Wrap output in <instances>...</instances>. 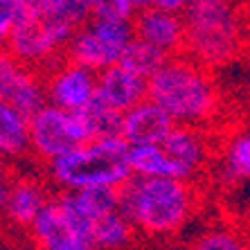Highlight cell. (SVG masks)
<instances>
[{"label":"cell","mask_w":250,"mask_h":250,"mask_svg":"<svg viewBox=\"0 0 250 250\" xmlns=\"http://www.w3.org/2000/svg\"><path fill=\"white\" fill-rule=\"evenodd\" d=\"M27 239L43 250H88L93 248L90 228L54 194L52 201L27 230Z\"/></svg>","instance_id":"9c48e42d"},{"label":"cell","mask_w":250,"mask_h":250,"mask_svg":"<svg viewBox=\"0 0 250 250\" xmlns=\"http://www.w3.org/2000/svg\"><path fill=\"white\" fill-rule=\"evenodd\" d=\"M0 99H9L27 115L47 102L43 72L23 63L7 45H0Z\"/></svg>","instance_id":"7c38bea8"},{"label":"cell","mask_w":250,"mask_h":250,"mask_svg":"<svg viewBox=\"0 0 250 250\" xmlns=\"http://www.w3.org/2000/svg\"><path fill=\"white\" fill-rule=\"evenodd\" d=\"M216 142V131L174 124L156 145L131 146V167L135 176H171L203 183L214 167Z\"/></svg>","instance_id":"5b68a950"},{"label":"cell","mask_w":250,"mask_h":250,"mask_svg":"<svg viewBox=\"0 0 250 250\" xmlns=\"http://www.w3.org/2000/svg\"><path fill=\"white\" fill-rule=\"evenodd\" d=\"M77 23L59 0H16V18L7 47L29 68L45 72L68 52Z\"/></svg>","instance_id":"8992f818"},{"label":"cell","mask_w":250,"mask_h":250,"mask_svg":"<svg viewBox=\"0 0 250 250\" xmlns=\"http://www.w3.org/2000/svg\"><path fill=\"white\" fill-rule=\"evenodd\" d=\"M140 239L135 226L131 223L122 208L113 209L108 214L99 216L97 221L90 226V241L93 248H104V250H120L133 246Z\"/></svg>","instance_id":"d6986e66"},{"label":"cell","mask_w":250,"mask_h":250,"mask_svg":"<svg viewBox=\"0 0 250 250\" xmlns=\"http://www.w3.org/2000/svg\"><path fill=\"white\" fill-rule=\"evenodd\" d=\"M95 135V126L86 111H68L45 102L39 111L29 115L32 163L43 167Z\"/></svg>","instance_id":"52a82bcc"},{"label":"cell","mask_w":250,"mask_h":250,"mask_svg":"<svg viewBox=\"0 0 250 250\" xmlns=\"http://www.w3.org/2000/svg\"><path fill=\"white\" fill-rule=\"evenodd\" d=\"M50 104L68 111H86L97 97V72L63 57L43 72Z\"/></svg>","instance_id":"8fae6325"},{"label":"cell","mask_w":250,"mask_h":250,"mask_svg":"<svg viewBox=\"0 0 250 250\" xmlns=\"http://www.w3.org/2000/svg\"><path fill=\"white\" fill-rule=\"evenodd\" d=\"M146 97V79L126 68L124 63H115L111 68L97 72V97L95 104L104 106L106 111L124 115L138 102Z\"/></svg>","instance_id":"9a60e30c"},{"label":"cell","mask_w":250,"mask_h":250,"mask_svg":"<svg viewBox=\"0 0 250 250\" xmlns=\"http://www.w3.org/2000/svg\"><path fill=\"white\" fill-rule=\"evenodd\" d=\"M133 29L138 39L158 47L167 57L185 52V21L178 12L140 7L133 16Z\"/></svg>","instance_id":"5bb4252c"},{"label":"cell","mask_w":250,"mask_h":250,"mask_svg":"<svg viewBox=\"0 0 250 250\" xmlns=\"http://www.w3.org/2000/svg\"><path fill=\"white\" fill-rule=\"evenodd\" d=\"M212 178L223 187L250 185V126L246 122L228 124L219 131Z\"/></svg>","instance_id":"4fadbf2b"},{"label":"cell","mask_w":250,"mask_h":250,"mask_svg":"<svg viewBox=\"0 0 250 250\" xmlns=\"http://www.w3.org/2000/svg\"><path fill=\"white\" fill-rule=\"evenodd\" d=\"M189 0H140V7H158V9H167V12L183 14Z\"/></svg>","instance_id":"d4e9b609"},{"label":"cell","mask_w":250,"mask_h":250,"mask_svg":"<svg viewBox=\"0 0 250 250\" xmlns=\"http://www.w3.org/2000/svg\"><path fill=\"white\" fill-rule=\"evenodd\" d=\"M183 21L185 54L216 72L244 61L250 45L248 0H189Z\"/></svg>","instance_id":"3957f363"},{"label":"cell","mask_w":250,"mask_h":250,"mask_svg":"<svg viewBox=\"0 0 250 250\" xmlns=\"http://www.w3.org/2000/svg\"><path fill=\"white\" fill-rule=\"evenodd\" d=\"M192 246L203 250H239L248 248L250 241L246 226H239L234 221H214L198 230Z\"/></svg>","instance_id":"ffe728a7"},{"label":"cell","mask_w":250,"mask_h":250,"mask_svg":"<svg viewBox=\"0 0 250 250\" xmlns=\"http://www.w3.org/2000/svg\"><path fill=\"white\" fill-rule=\"evenodd\" d=\"M246 232H248V241H250V219H248V223H246Z\"/></svg>","instance_id":"4316f807"},{"label":"cell","mask_w":250,"mask_h":250,"mask_svg":"<svg viewBox=\"0 0 250 250\" xmlns=\"http://www.w3.org/2000/svg\"><path fill=\"white\" fill-rule=\"evenodd\" d=\"M244 65H246V70H248V75H250V45H248V50H246V54H244Z\"/></svg>","instance_id":"484cf974"},{"label":"cell","mask_w":250,"mask_h":250,"mask_svg":"<svg viewBox=\"0 0 250 250\" xmlns=\"http://www.w3.org/2000/svg\"><path fill=\"white\" fill-rule=\"evenodd\" d=\"M54 194L57 189L52 187L43 167L39 171L34 169L16 171L12 185H9V192H7L0 219L9 230L27 234L29 226L41 214V209L52 201Z\"/></svg>","instance_id":"30bf717a"},{"label":"cell","mask_w":250,"mask_h":250,"mask_svg":"<svg viewBox=\"0 0 250 250\" xmlns=\"http://www.w3.org/2000/svg\"><path fill=\"white\" fill-rule=\"evenodd\" d=\"M248 14H250V0H248Z\"/></svg>","instance_id":"f1b7e54d"},{"label":"cell","mask_w":250,"mask_h":250,"mask_svg":"<svg viewBox=\"0 0 250 250\" xmlns=\"http://www.w3.org/2000/svg\"><path fill=\"white\" fill-rule=\"evenodd\" d=\"M59 5L63 7L65 14L79 25V23H83L86 18L93 16L95 0H59Z\"/></svg>","instance_id":"7402d4cb"},{"label":"cell","mask_w":250,"mask_h":250,"mask_svg":"<svg viewBox=\"0 0 250 250\" xmlns=\"http://www.w3.org/2000/svg\"><path fill=\"white\" fill-rule=\"evenodd\" d=\"M16 18V0H0V45H7Z\"/></svg>","instance_id":"603a6c76"},{"label":"cell","mask_w":250,"mask_h":250,"mask_svg":"<svg viewBox=\"0 0 250 250\" xmlns=\"http://www.w3.org/2000/svg\"><path fill=\"white\" fill-rule=\"evenodd\" d=\"M120 189L117 187H83V189H68V192H57V194L90 228L99 216H104L120 208Z\"/></svg>","instance_id":"ac0fdd59"},{"label":"cell","mask_w":250,"mask_h":250,"mask_svg":"<svg viewBox=\"0 0 250 250\" xmlns=\"http://www.w3.org/2000/svg\"><path fill=\"white\" fill-rule=\"evenodd\" d=\"M151 97L176 124L223 131L230 124V102L214 68L181 52L169 57L146 82Z\"/></svg>","instance_id":"6da1fadb"},{"label":"cell","mask_w":250,"mask_h":250,"mask_svg":"<svg viewBox=\"0 0 250 250\" xmlns=\"http://www.w3.org/2000/svg\"><path fill=\"white\" fill-rule=\"evenodd\" d=\"M57 192L83 187H124L131 176V146L120 133L95 135L72 151L43 165Z\"/></svg>","instance_id":"277c9868"},{"label":"cell","mask_w":250,"mask_h":250,"mask_svg":"<svg viewBox=\"0 0 250 250\" xmlns=\"http://www.w3.org/2000/svg\"><path fill=\"white\" fill-rule=\"evenodd\" d=\"M167 59H169L167 54H163L158 47L149 45V43H145L142 39L135 36L133 41L128 43L126 52H124L120 63H124L126 68H131L133 72H138L140 77H145L146 82H149V77H151Z\"/></svg>","instance_id":"44dd1931"},{"label":"cell","mask_w":250,"mask_h":250,"mask_svg":"<svg viewBox=\"0 0 250 250\" xmlns=\"http://www.w3.org/2000/svg\"><path fill=\"white\" fill-rule=\"evenodd\" d=\"M133 39V18L93 14L75 27L65 57L95 72H102L122 61L128 43Z\"/></svg>","instance_id":"ba28073f"},{"label":"cell","mask_w":250,"mask_h":250,"mask_svg":"<svg viewBox=\"0 0 250 250\" xmlns=\"http://www.w3.org/2000/svg\"><path fill=\"white\" fill-rule=\"evenodd\" d=\"M174 124V120L151 97H145L122 115L117 133L126 140L128 146L156 145L171 131Z\"/></svg>","instance_id":"2e32d148"},{"label":"cell","mask_w":250,"mask_h":250,"mask_svg":"<svg viewBox=\"0 0 250 250\" xmlns=\"http://www.w3.org/2000/svg\"><path fill=\"white\" fill-rule=\"evenodd\" d=\"M16 165L7 163L0 158V214H2V205H5V198H7V192H9V185L14 181V174H16Z\"/></svg>","instance_id":"cb8c5ba5"},{"label":"cell","mask_w":250,"mask_h":250,"mask_svg":"<svg viewBox=\"0 0 250 250\" xmlns=\"http://www.w3.org/2000/svg\"><path fill=\"white\" fill-rule=\"evenodd\" d=\"M244 122H246V124H248V126H250V117H248V120H244Z\"/></svg>","instance_id":"83f0119b"},{"label":"cell","mask_w":250,"mask_h":250,"mask_svg":"<svg viewBox=\"0 0 250 250\" xmlns=\"http://www.w3.org/2000/svg\"><path fill=\"white\" fill-rule=\"evenodd\" d=\"M0 158L12 165L32 160L29 115L9 99H0Z\"/></svg>","instance_id":"e0dca14e"},{"label":"cell","mask_w":250,"mask_h":250,"mask_svg":"<svg viewBox=\"0 0 250 250\" xmlns=\"http://www.w3.org/2000/svg\"><path fill=\"white\" fill-rule=\"evenodd\" d=\"M203 203V183L171 176L133 174L120 189V208L146 241L178 239L198 219Z\"/></svg>","instance_id":"7a4b0ae2"}]
</instances>
